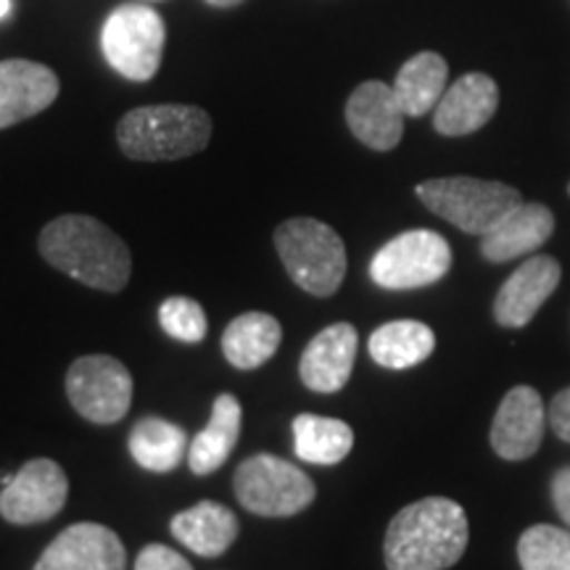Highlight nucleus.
<instances>
[{
	"label": "nucleus",
	"mask_w": 570,
	"mask_h": 570,
	"mask_svg": "<svg viewBox=\"0 0 570 570\" xmlns=\"http://www.w3.org/2000/svg\"><path fill=\"white\" fill-rule=\"evenodd\" d=\"M40 254L59 273L90 288L119 294L130 281V248L111 227L88 214H63L40 233Z\"/></svg>",
	"instance_id": "nucleus-1"
},
{
	"label": "nucleus",
	"mask_w": 570,
	"mask_h": 570,
	"mask_svg": "<svg viewBox=\"0 0 570 570\" xmlns=\"http://www.w3.org/2000/svg\"><path fill=\"white\" fill-rule=\"evenodd\" d=\"M470 525L454 499L425 497L399 510L389 523L386 570H446L468 550Z\"/></svg>",
	"instance_id": "nucleus-2"
},
{
	"label": "nucleus",
	"mask_w": 570,
	"mask_h": 570,
	"mask_svg": "<svg viewBox=\"0 0 570 570\" xmlns=\"http://www.w3.org/2000/svg\"><path fill=\"white\" fill-rule=\"evenodd\" d=\"M117 140L125 156L135 161L188 159L209 146L212 119L198 106H140L125 114Z\"/></svg>",
	"instance_id": "nucleus-3"
},
{
	"label": "nucleus",
	"mask_w": 570,
	"mask_h": 570,
	"mask_svg": "<svg viewBox=\"0 0 570 570\" xmlns=\"http://www.w3.org/2000/svg\"><path fill=\"white\" fill-rule=\"evenodd\" d=\"M275 248L285 273L306 294L325 298L346 277V246L331 225L312 217H294L275 230Z\"/></svg>",
	"instance_id": "nucleus-4"
},
{
	"label": "nucleus",
	"mask_w": 570,
	"mask_h": 570,
	"mask_svg": "<svg viewBox=\"0 0 570 570\" xmlns=\"http://www.w3.org/2000/svg\"><path fill=\"white\" fill-rule=\"evenodd\" d=\"M417 198L433 214L460 227L462 233L487 235L499 219L523 204L520 190L504 183L475 177H439L417 185Z\"/></svg>",
	"instance_id": "nucleus-5"
},
{
	"label": "nucleus",
	"mask_w": 570,
	"mask_h": 570,
	"mask_svg": "<svg viewBox=\"0 0 570 570\" xmlns=\"http://www.w3.org/2000/svg\"><path fill=\"white\" fill-rule=\"evenodd\" d=\"M235 497L240 508L262 518H291L315 502V481L275 454H254L235 470Z\"/></svg>",
	"instance_id": "nucleus-6"
},
{
	"label": "nucleus",
	"mask_w": 570,
	"mask_h": 570,
	"mask_svg": "<svg viewBox=\"0 0 570 570\" xmlns=\"http://www.w3.org/2000/svg\"><path fill=\"white\" fill-rule=\"evenodd\" d=\"M167 27L151 6L125 3L106 19L101 51L114 71L132 82H148L159 71Z\"/></svg>",
	"instance_id": "nucleus-7"
},
{
	"label": "nucleus",
	"mask_w": 570,
	"mask_h": 570,
	"mask_svg": "<svg viewBox=\"0 0 570 570\" xmlns=\"http://www.w3.org/2000/svg\"><path fill=\"white\" fill-rule=\"evenodd\" d=\"M452 267V248L433 230H407L377 248L370 277L386 291H412L439 283Z\"/></svg>",
	"instance_id": "nucleus-8"
},
{
	"label": "nucleus",
	"mask_w": 570,
	"mask_h": 570,
	"mask_svg": "<svg viewBox=\"0 0 570 570\" xmlns=\"http://www.w3.org/2000/svg\"><path fill=\"white\" fill-rule=\"evenodd\" d=\"M71 407L96 425L119 423L132 404V375L122 362L106 354L80 356L67 373Z\"/></svg>",
	"instance_id": "nucleus-9"
},
{
	"label": "nucleus",
	"mask_w": 570,
	"mask_h": 570,
	"mask_svg": "<svg viewBox=\"0 0 570 570\" xmlns=\"http://www.w3.org/2000/svg\"><path fill=\"white\" fill-rule=\"evenodd\" d=\"M69 497V479L59 462L30 460L0 491V515L13 525L46 523L59 515Z\"/></svg>",
	"instance_id": "nucleus-10"
},
{
	"label": "nucleus",
	"mask_w": 570,
	"mask_h": 570,
	"mask_svg": "<svg viewBox=\"0 0 570 570\" xmlns=\"http://www.w3.org/2000/svg\"><path fill=\"white\" fill-rule=\"evenodd\" d=\"M35 570H127V552L106 525L75 523L46 547Z\"/></svg>",
	"instance_id": "nucleus-11"
},
{
	"label": "nucleus",
	"mask_w": 570,
	"mask_h": 570,
	"mask_svg": "<svg viewBox=\"0 0 570 570\" xmlns=\"http://www.w3.org/2000/svg\"><path fill=\"white\" fill-rule=\"evenodd\" d=\"M544 425L547 410L539 391L515 386L504 394L491 423V446L502 460H529L544 441Z\"/></svg>",
	"instance_id": "nucleus-12"
},
{
	"label": "nucleus",
	"mask_w": 570,
	"mask_h": 570,
	"mask_svg": "<svg viewBox=\"0 0 570 570\" xmlns=\"http://www.w3.org/2000/svg\"><path fill=\"white\" fill-rule=\"evenodd\" d=\"M346 125L356 140L373 151H391L404 135V111L394 85L381 80L362 82L346 101Z\"/></svg>",
	"instance_id": "nucleus-13"
},
{
	"label": "nucleus",
	"mask_w": 570,
	"mask_h": 570,
	"mask_svg": "<svg viewBox=\"0 0 570 570\" xmlns=\"http://www.w3.org/2000/svg\"><path fill=\"white\" fill-rule=\"evenodd\" d=\"M562 281L554 256H531L504 281L494 302V320L502 327H525Z\"/></svg>",
	"instance_id": "nucleus-14"
},
{
	"label": "nucleus",
	"mask_w": 570,
	"mask_h": 570,
	"mask_svg": "<svg viewBox=\"0 0 570 570\" xmlns=\"http://www.w3.org/2000/svg\"><path fill=\"white\" fill-rule=\"evenodd\" d=\"M59 77L46 63L0 61V130L38 117L59 98Z\"/></svg>",
	"instance_id": "nucleus-15"
},
{
	"label": "nucleus",
	"mask_w": 570,
	"mask_h": 570,
	"mask_svg": "<svg viewBox=\"0 0 570 570\" xmlns=\"http://www.w3.org/2000/svg\"><path fill=\"white\" fill-rule=\"evenodd\" d=\"M356 346H360V336H356L354 325L336 323L320 331L306 344L302 362H298V375H302L304 386L317 394H336L344 389L352 377Z\"/></svg>",
	"instance_id": "nucleus-16"
},
{
	"label": "nucleus",
	"mask_w": 570,
	"mask_h": 570,
	"mask_svg": "<svg viewBox=\"0 0 570 570\" xmlns=\"http://www.w3.org/2000/svg\"><path fill=\"white\" fill-rule=\"evenodd\" d=\"M497 106V82L481 71H470L444 90L439 106L433 109V127L446 138H462V135L479 132L494 117Z\"/></svg>",
	"instance_id": "nucleus-17"
},
{
	"label": "nucleus",
	"mask_w": 570,
	"mask_h": 570,
	"mask_svg": "<svg viewBox=\"0 0 570 570\" xmlns=\"http://www.w3.org/2000/svg\"><path fill=\"white\" fill-rule=\"evenodd\" d=\"M554 233V217L544 204H518L508 217H502L491 230L483 235L481 254L483 259L502 265L518 256L533 254Z\"/></svg>",
	"instance_id": "nucleus-18"
},
{
	"label": "nucleus",
	"mask_w": 570,
	"mask_h": 570,
	"mask_svg": "<svg viewBox=\"0 0 570 570\" xmlns=\"http://www.w3.org/2000/svg\"><path fill=\"white\" fill-rule=\"evenodd\" d=\"M169 531L185 550L202 554V558H219L238 539L240 523L235 512L227 510L225 504L204 499L194 508L177 512L173 523H169Z\"/></svg>",
	"instance_id": "nucleus-19"
},
{
	"label": "nucleus",
	"mask_w": 570,
	"mask_h": 570,
	"mask_svg": "<svg viewBox=\"0 0 570 570\" xmlns=\"http://www.w3.org/2000/svg\"><path fill=\"white\" fill-rule=\"evenodd\" d=\"M244 410L233 394H219L214 399L212 417L204 431H198L194 444L188 446V468L196 475H212L230 460L240 436Z\"/></svg>",
	"instance_id": "nucleus-20"
},
{
	"label": "nucleus",
	"mask_w": 570,
	"mask_h": 570,
	"mask_svg": "<svg viewBox=\"0 0 570 570\" xmlns=\"http://www.w3.org/2000/svg\"><path fill=\"white\" fill-rule=\"evenodd\" d=\"M283 341V327L265 312L238 315L223 333V354L233 367L256 370L273 360Z\"/></svg>",
	"instance_id": "nucleus-21"
},
{
	"label": "nucleus",
	"mask_w": 570,
	"mask_h": 570,
	"mask_svg": "<svg viewBox=\"0 0 570 570\" xmlns=\"http://www.w3.org/2000/svg\"><path fill=\"white\" fill-rule=\"evenodd\" d=\"M127 446L132 460L148 473H173L183 460H188V439L183 428L156 415L132 425Z\"/></svg>",
	"instance_id": "nucleus-22"
},
{
	"label": "nucleus",
	"mask_w": 570,
	"mask_h": 570,
	"mask_svg": "<svg viewBox=\"0 0 570 570\" xmlns=\"http://www.w3.org/2000/svg\"><path fill=\"white\" fill-rule=\"evenodd\" d=\"M449 67L444 56L423 51L404 63L399 69L394 92L396 101L402 106L404 117H423V114L433 111L446 90Z\"/></svg>",
	"instance_id": "nucleus-23"
},
{
	"label": "nucleus",
	"mask_w": 570,
	"mask_h": 570,
	"mask_svg": "<svg viewBox=\"0 0 570 570\" xmlns=\"http://www.w3.org/2000/svg\"><path fill=\"white\" fill-rule=\"evenodd\" d=\"M370 356L381 367L407 370L425 362L436 348V336L425 323L417 320H394L381 325L370 336Z\"/></svg>",
	"instance_id": "nucleus-24"
},
{
	"label": "nucleus",
	"mask_w": 570,
	"mask_h": 570,
	"mask_svg": "<svg viewBox=\"0 0 570 570\" xmlns=\"http://www.w3.org/2000/svg\"><path fill=\"white\" fill-rule=\"evenodd\" d=\"M294 452L309 465H338L354 446V431L344 420L304 415L294 417Z\"/></svg>",
	"instance_id": "nucleus-25"
},
{
	"label": "nucleus",
	"mask_w": 570,
	"mask_h": 570,
	"mask_svg": "<svg viewBox=\"0 0 570 570\" xmlns=\"http://www.w3.org/2000/svg\"><path fill=\"white\" fill-rule=\"evenodd\" d=\"M518 560L523 570H570V533L550 523L531 525L518 541Z\"/></svg>",
	"instance_id": "nucleus-26"
},
{
	"label": "nucleus",
	"mask_w": 570,
	"mask_h": 570,
	"mask_svg": "<svg viewBox=\"0 0 570 570\" xmlns=\"http://www.w3.org/2000/svg\"><path fill=\"white\" fill-rule=\"evenodd\" d=\"M159 323L169 338L183 341V344H202L209 331L204 306L188 296H173L161 302Z\"/></svg>",
	"instance_id": "nucleus-27"
},
{
	"label": "nucleus",
	"mask_w": 570,
	"mask_h": 570,
	"mask_svg": "<svg viewBox=\"0 0 570 570\" xmlns=\"http://www.w3.org/2000/svg\"><path fill=\"white\" fill-rule=\"evenodd\" d=\"M135 570H194V566L180 552H175L173 547L148 544L142 547L138 560H135Z\"/></svg>",
	"instance_id": "nucleus-28"
},
{
	"label": "nucleus",
	"mask_w": 570,
	"mask_h": 570,
	"mask_svg": "<svg viewBox=\"0 0 570 570\" xmlns=\"http://www.w3.org/2000/svg\"><path fill=\"white\" fill-rule=\"evenodd\" d=\"M547 420H550L554 436L570 444V389L560 391V394L552 399L550 410H547Z\"/></svg>",
	"instance_id": "nucleus-29"
},
{
	"label": "nucleus",
	"mask_w": 570,
	"mask_h": 570,
	"mask_svg": "<svg viewBox=\"0 0 570 570\" xmlns=\"http://www.w3.org/2000/svg\"><path fill=\"white\" fill-rule=\"evenodd\" d=\"M552 502L562 523L570 529V468H562L552 479Z\"/></svg>",
	"instance_id": "nucleus-30"
},
{
	"label": "nucleus",
	"mask_w": 570,
	"mask_h": 570,
	"mask_svg": "<svg viewBox=\"0 0 570 570\" xmlns=\"http://www.w3.org/2000/svg\"><path fill=\"white\" fill-rule=\"evenodd\" d=\"M206 3L214 6V9H233V6L244 3V0H206Z\"/></svg>",
	"instance_id": "nucleus-31"
},
{
	"label": "nucleus",
	"mask_w": 570,
	"mask_h": 570,
	"mask_svg": "<svg viewBox=\"0 0 570 570\" xmlns=\"http://www.w3.org/2000/svg\"><path fill=\"white\" fill-rule=\"evenodd\" d=\"M11 13V0H0V19H6Z\"/></svg>",
	"instance_id": "nucleus-32"
},
{
	"label": "nucleus",
	"mask_w": 570,
	"mask_h": 570,
	"mask_svg": "<svg viewBox=\"0 0 570 570\" xmlns=\"http://www.w3.org/2000/svg\"><path fill=\"white\" fill-rule=\"evenodd\" d=\"M568 194H570V185H568Z\"/></svg>",
	"instance_id": "nucleus-33"
}]
</instances>
